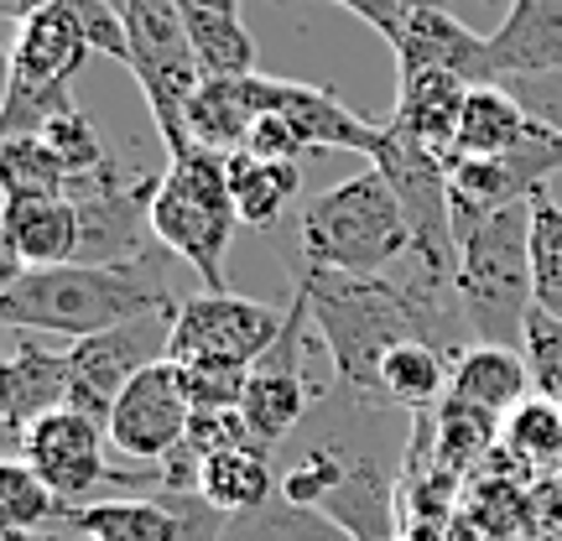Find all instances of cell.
Returning a JSON list of instances; mask_svg holds the SVG:
<instances>
[{"label": "cell", "instance_id": "cell-3", "mask_svg": "<svg viewBox=\"0 0 562 541\" xmlns=\"http://www.w3.org/2000/svg\"><path fill=\"white\" fill-rule=\"evenodd\" d=\"M453 240H459L453 292H459L469 339L521 349L526 318H531V307H537V277H531V199L505 203L495 214L463 224Z\"/></svg>", "mask_w": 562, "mask_h": 541}, {"label": "cell", "instance_id": "cell-22", "mask_svg": "<svg viewBox=\"0 0 562 541\" xmlns=\"http://www.w3.org/2000/svg\"><path fill=\"white\" fill-rule=\"evenodd\" d=\"M256 115H261V104H256V74L250 79H203L193 104H188V136H193V146L240 151Z\"/></svg>", "mask_w": 562, "mask_h": 541}, {"label": "cell", "instance_id": "cell-33", "mask_svg": "<svg viewBox=\"0 0 562 541\" xmlns=\"http://www.w3.org/2000/svg\"><path fill=\"white\" fill-rule=\"evenodd\" d=\"M521 354L531 364V381H537V396L562 406V318L531 307L526 318V339H521Z\"/></svg>", "mask_w": 562, "mask_h": 541}, {"label": "cell", "instance_id": "cell-8", "mask_svg": "<svg viewBox=\"0 0 562 541\" xmlns=\"http://www.w3.org/2000/svg\"><path fill=\"white\" fill-rule=\"evenodd\" d=\"M151 172H131L110 157L104 167L68 182V199L79 208V261L83 266H125L157 250L151 235V199H157Z\"/></svg>", "mask_w": 562, "mask_h": 541}, {"label": "cell", "instance_id": "cell-7", "mask_svg": "<svg viewBox=\"0 0 562 541\" xmlns=\"http://www.w3.org/2000/svg\"><path fill=\"white\" fill-rule=\"evenodd\" d=\"M125 32H131V74H136L146 110L157 121L167 157H182L188 136V104L199 94V53L188 37V16L178 0H121Z\"/></svg>", "mask_w": 562, "mask_h": 541}, {"label": "cell", "instance_id": "cell-19", "mask_svg": "<svg viewBox=\"0 0 562 541\" xmlns=\"http://www.w3.org/2000/svg\"><path fill=\"white\" fill-rule=\"evenodd\" d=\"M490 58L501 83L562 74V0H510L505 21L490 32Z\"/></svg>", "mask_w": 562, "mask_h": 541}, {"label": "cell", "instance_id": "cell-16", "mask_svg": "<svg viewBox=\"0 0 562 541\" xmlns=\"http://www.w3.org/2000/svg\"><path fill=\"white\" fill-rule=\"evenodd\" d=\"M68 406V349H47L37 334H16V349L0 370V421L11 448L37 417Z\"/></svg>", "mask_w": 562, "mask_h": 541}, {"label": "cell", "instance_id": "cell-10", "mask_svg": "<svg viewBox=\"0 0 562 541\" xmlns=\"http://www.w3.org/2000/svg\"><path fill=\"white\" fill-rule=\"evenodd\" d=\"M281 328H286V313H277L271 302L235 297V292H199V297L178 302L167 360L240 364V370H250L281 339Z\"/></svg>", "mask_w": 562, "mask_h": 541}, {"label": "cell", "instance_id": "cell-5", "mask_svg": "<svg viewBox=\"0 0 562 541\" xmlns=\"http://www.w3.org/2000/svg\"><path fill=\"white\" fill-rule=\"evenodd\" d=\"M224 157L229 151H214V146H188L182 157H167V172L151 199V235L178 261L199 271L203 292H229L224 261H229V240L240 229Z\"/></svg>", "mask_w": 562, "mask_h": 541}, {"label": "cell", "instance_id": "cell-15", "mask_svg": "<svg viewBox=\"0 0 562 541\" xmlns=\"http://www.w3.org/2000/svg\"><path fill=\"white\" fill-rule=\"evenodd\" d=\"M396 53V74H417V68H442L459 74L463 83H501L495 58H490V37L469 32L448 5H417L391 37Z\"/></svg>", "mask_w": 562, "mask_h": 541}, {"label": "cell", "instance_id": "cell-35", "mask_svg": "<svg viewBox=\"0 0 562 541\" xmlns=\"http://www.w3.org/2000/svg\"><path fill=\"white\" fill-rule=\"evenodd\" d=\"M182 16H240V0H178Z\"/></svg>", "mask_w": 562, "mask_h": 541}, {"label": "cell", "instance_id": "cell-11", "mask_svg": "<svg viewBox=\"0 0 562 541\" xmlns=\"http://www.w3.org/2000/svg\"><path fill=\"white\" fill-rule=\"evenodd\" d=\"M307 328H313V307H307L302 292H292V313H286L281 339L250 364L240 412L250 421L256 442H266V448L292 438L302 427V417H307V406L323 396L318 385L307 381Z\"/></svg>", "mask_w": 562, "mask_h": 541}, {"label": "cell", "instance_id": "cell-29", "mask_svg": "<svg viewBox=\"0 0 562 541\" xmlns=\"http://www.w3.org/2000/svg\"><path fill=\"white\" fill-rule=\"evenodd\" d=\"M501 442L510 459H521L526 469H558L562 463V406L547 396H531L516 406L501 427Z\"/></svg>", "mask_w": 562, "mask_h": 541}, {"label": "cell", "instance_id": "cell-4", "mask_svg": "<svg viewBox=\"0 0 562 541\" xmlns=\"http://www.w3.org/2000/svg\"><path fill=\"white\" fill-rule=\"evenodd\" d=\"M297 240L307 266L360 271V277H375L381 266L417 256V229L406 219L402 193L391 188L381 167H364L302 203Z\"/></svg>", "mask_w": 562, "mask_h": 541}, {"label": "cell", "instance_id": "cell-31", "mask_svg": "<svg viewBox=\"0 0 562 541\" xmlns=\"http://www.w3.org/2000/svg\"><path fill=\"white\" fill-rule=\"evenodd\" d=\"M531 277H537V307L562 318V199L537 193L531 199Z\"/></svg>", "mask_w": 562, "mask_h": 541}, {"label": "cell", "instance_id": "cell-25", "mask_svg": "<svg viewBox=\"0 0 562 541\" xmlns=\"http://www.w3.org/2000/svg\"><path fill=\"white\" fill-rule=\"evenodd\" d=\"M199 495L220 516H240L256 510L277 495V474H271V448H229V453H209L199 469Z\"/></svg>", "mask_w": 562, "mask_h": 541}, {"label": "cell", "instance_id": "cell-6", "mask_svg": "<svg viewBox=\"0 0 562 541\" xmlns=\"http://www.w3.org/2000/svg\"><path fill=\"white\" fill-rule=\"evenodd\" d=\"M94 47L83 37L79 16L68 11V0H53L47 11L16 26V47L5 63V110H0V131L5 136H37L42 125L74 110L68 83L79 79L83 58Z\"/></svg>", "mask_w": 562, "mask_h": 541}, {"label": "cell", "instance_id": "cell-17", "mask_svg": "<svg viewBox=\"0 0 562 541\" xmlns=\"http://www.w3.org/2000/svg\"><path fill=\"white\" fill-rule=\"evenodd\" d=\"M474 83H463L459 74H442V68H417V74H402L396 83V110L385 131L417 140L427 151L453 161V140H459V121H463V100H469Z\"/></svg>", "mask_w": 562, "mask_h": 541}, {"label": "cell", "instance_id": "cell-9", "mask_svg": "<svg viewBox=\"0 0 562 541\" xmlns=\"http://www.w3.org/2000/svg\"><path fill=\"white\" fill-rule=\"evenodd\" d=\"M172 318H178V307H157V313H140V318L121 323L110 334L68 343V406L89 412L94 421H110L125 385L136 381L146 364L167 360Z\"/></svg>", "mask_w": 562, "mask_h": 541}, {"label": "cell", "instance_id": "cell-36", "mask_svg": "<svg viewBox=\"0 0 562 541\" xmlns=\"http://www.w3.org/2000/svg\"><path fill=\"white\" fill-rule=\"evenodd\" d=\"M47 5H53V0H5V11L16 16V26H21V21H32L37 11H47Z\"/></svg>", "mask_w": 562, "mask_h": 541}, {"label": "cell", "instance_id": "cell-12", "mask_svg": "<svg viewBox=\"0 0 562 541\" xmlns=\"http://www.w3.org/2000/svg\"><path fill=\"white\" fill-rule=\"evenodd\" d=\"M104 438H110V427L94 421L89 412H74V406H58V412H47L37 417L16 442V459H26L37 469L47 489L63 495L68 505H79L94 484H146L140 474H121V469H110L104 463Z\"/></svg>", "mask_w": 562, "mask_h": 541}, {"label": "cell", "instance_id": "cell-13", "mask_svg": "<svg viewBox=\"0 0 562 541\" xmlns=\"http://www.w3.org/2000/svg\"><path fill=\"white\" fill-rule=\"evenodd\" d=\"M188 421H193V406L182 396L178 360H157L121 391V402H115L104 427H110V442L121 448L125 459L161 463L188 438Z\"/></svg>", "mask_w": 562, "mask_h": 541}, {"label": "cell", "instance_id": "cell-21", "mask_svg": "<svg viewBox=\"0 0 562 541\" xmlns=\"http://www.w3.org/2000/svg\"><path fill=\"white\" fill-rule=\"evenodd\" d=\"M537 125L542 121L505 83H474L469 100H463L453 157H505V151H516V146L537 136Z\"/></svg>", "mask_w": 562, "mask_h": 541}, {"label": "cell", "instance_id": "cell-2", "mask_svg": "<svg viewBox=\"0 0 562 541\" xmlns=\"http://www.w3.org/2000/svg\"><path fill=\"white\" fill-rule=\"evenodd\" d=\"M172 250L157 245L125 266H37L21 271L5 292H0V323L11 334H58V339L79 343L94 334H110L121 323L157 313V307H178V286L167 277Z\"/></svg>", "mask_w": 562, "mask_h": 541}, {"label": "cell", "instance_id": "cell-18", "mask_svg": "<svg viewBox=\"0 0 562 541\" xmlns=\"http://www.w3.org/2000/svg\"><path fill=\"white\" fill-rule=\"evenodd\" d=\"M0 250H11L26 271L79 261V208L68 193L5 199L0 208Z\"/></svg>", "mask_w": 562, "mask_h": 541}, {"label": "cell", "instance_id": "cell-23", "mask_svg": "<svg viewBox=\"0 0 562 541\" xmlns=\"http://www.w3.org/2000/svg\"><path fill=\"white\" fill-rule=\"evenodd\" d=\"M448 385H453V354H442L427 339L396 343L381 360V396L396 412H417V417L432 412L438 402H448Z\"/></svg>", "mask_w": 562, "mask_h": 541}, {"label": "cell", "instance_id": "cell-37", "mask_svg": "<svg viewBox=\"0 0 562 541\" xmlns=\"http://www.w3.org/2000/svg\"><path fill=\"white\" fill-rule=\"evenodd\" d=\"M334 5H339V0H334Z\"/></svg>", "mask_w": 562, "mask_h": 541}, {"label": "cell", "instance_id": "cell-24", "mask_svg": "<svg viewBox=\"0 0 562 541\" xmlns=\"http://www.w3.org/2000/svg\"><path fill=\"white\" fill-rule=\"evenodd\" d=\"M224 167H229L235 214H240V224H256V229L277 224L281 214L292 208V199H297V188H302L297 161H271V157H256V151H229Z\"/></svg>", "mask_w": 562, "mask_h": 541}, {"label": "cell", "instance_id": "cell-32", "mask_svg": "<svg viewBox=\"0 0 562 541\" xmlns=\"http://www.w3.org/2000/svg\"><path fill=\"white\" fill-rule=\"evenodd\" d=\"M47 146H53V157L68 167V182L83 178V172H94V167H104L110 161V151H104L100 131H94V121L83 115L79 104L74 110H63V115H53V121L37 131Z\"/></svg>", "mask_w": 562, "mask_h": 541}, {"label": "cell", "instance_id": "cell-20", "mask_svg": "<svg viewBox=\"0 0 562 541\" xmlns=\"http://www.w3.org/2000/svg\"><path fill=\"white\" fill-rule=\"evenodd\" d=\"M448 396L463 406H480L490 417H510L516 406H526L537 396L531 381V364L521 349H505V343H469L459 360H453V385Z\"/></svg>", "mask_w": 562, "mask_h": 541}, {"label": "cell", "instance_id": "cell-27", "mask_svg": "<svg viewBox=\"0 0 562 541\" xmlns=\"http://www.w3.org/2000/svg\"><path fill=\"white\" fill-rule=\"evenodd\" d=\"M68 500L47 489L26 459H11L0 469V526L5 531H58Z\"/></svg>", "mask_w": 562, "mask_h": 541}, {"label": "cell", "instance_id": "cell-1", "mask_svg": "<svg viewBox=\"0 0 562 541\" xmlns=\"http://www.w3.org/2000/svg\"><path fill=\"white\" fill-rule=\"evenodd\" d=\"M297 292L313 307V334H323L328 360L344 391L381 396V360L406 339L438 343L459 360L463 349V307L453 281H432L412 271V281L360 277V271H323L297 256ZM385 402V396H381Z\"/></svg>", "mask_w": 562, "mask_h": 541}, {"label": "cell", "instance_id": "cell-14", "mask_svg": "<svg viewBox=\"0 0 562 541\" xmlns=\"http://www.w3.org/2000/svg\"><path fill=\"white\" fill-rule=\"evenodd\" d=\"M256 104L277 110L281 121L292 125L302 157L307 151H360V157H381L385 146V125L360 121L339 94H328L318 83H297V79H261L256 74Z\"/></svg>", "mask_w": 562, "mask_h": 541}, {"label": "cell", "instance_id": "cell-30", "mask_svg": "<svg viewBox=\"0 0 562 541\" xmlns=\"http://www.w3.org/2000/svg\"><path fill=\"white\" fill-rule=\"evenodd\" d=\"M0 182H5V199L68 193V167L53 157V146L42 136H5V146H0Z\"/></svg>", "mask_w": 562, "mask_h": 541}, {"label": "cell", "instance_id": "cell-34", "mask_svg": "<svg viewBox=\"0 0 562 541\" xmlns=\"http://www.w3.org/2000/svg\"><path fill=\"white\" fill-rule=\"evenodd\" d=\"M178 375H182V396L193 412H229V406L245 402V381H250V370L240 364H182L178 360Z\"/></svg>", "mask_w": 562, "mask_h": 541}, {"label": "cell", "instance_id": "cell-28", "mask_svg": "<svg viewBox=\"0 0 562 541\" xmlns=\"http://www.w3.org/2000/svg\"><path fill=\"white\" fill-rule=\"evenodd\" d=\"M188 37H193L203 79H250L256 74V37H250L245 16H188Z\"/></svg>", "mask_w": 562, "mask_h": 541}, {"label": "cell", "instance_id": "cell-26", "mask_svg": "<svg viewBox=\"0 0 562 541\" xmlns=\"http://www.w3.org/2000/svg\"><path fill=\"white\" fill-rule=\"evenodd\" d=\"M220 541H355V531H344L334 516H323L313 505L271 495V500L256 505V510L224 516Z\"/></svg>", "mask_w": 562, "mask_h": 541}]
</instances>
